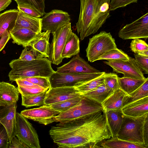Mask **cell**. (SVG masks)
Segmentation results:
<instances>
[{"label":"cell","mask_w":148,"mask_h":148,"mask_svg":"<svg viewBox=\"0 0 148 148\" xmlns=\"http://www.w3.org/2000/svg\"><path fill=\"white\" fill-rule=\"evenodd\" d=\"M49 135L58 148H97L112 137L103 109L83 118L59 123L51 127Z\"/></svg>","instance_id":"obj_1"},{"label":"cell","mask_w":148,"mask_h":148,"mask_svg":"<svg viewBox=\"0 0 148 148\" xmlns=\"http://www.w3.org/2000/svg\"><path fill=\"white\" fill-rule=\"evenodd\" d=\"M111 0H80V11L75 27L80 40L96 33L110 16Z\"/></svg>","instance_id":"obj_2"},{"label":"cell","mask_w":148,"mask_h":148,"mask_svg":"<svg viewBox=\"0 0 148 148\" xmlns=\"http://www.w3.org/2000/svg\"><path fill=\"white\" fill-rule=\"evenodd\" d=\"M51 63L46 57L29 61L13 60L9 64L12 69L8 74L10 80L34 77L49 78L55 72Z\"/></svg>","instance_id":"obj_3"},{"label":"cell","mask_w":148,"mask_h":148,"mask_svg":"<svg viewBox=\"0 0 148 148\" xmlns=\"http://www.w3.org/2000/svg\"><path fill=\"white\" fill-rule=\"evenodd\" d=\"M148 115V113L137 117L124 115L122 123L116 137L129 142L146 146L143 130L145 119Z\"/></svg>","instance_id":"obj_4"},{"label":"cell","mask_w":148,"mask_h":148,"mask_svg":"<svg viewBox=\"0 0 148 148\" xmlns=\"http://www.w3.org/2000/svg\"><path fill=\"white\" fill-rule=\"evenodd\" d=\"M103 109L101 103L83 96L82 98L77 105L56 116L55 122H68L83 118Z\"/></svg>","instance_id":"obj_5"},{"label":"cell","mask_w":148,"mask_h":148,"mask_svg":"<svg viewBox=\"0 0 148 148\" xmlns=\"http://www.w3.org/2000/svg\"><path fill=\"white\" fill-rule=\"evenodd\" d=\"M116 48L115 40L110 33L102 31L89 38L86 56L88 61L92 62L107 51Z\"/></svg>","instance_id":"obj_6"},{"label":"cell","mask_w":148,"mask_h":148,"mask_svg":"<svg viewBox=\"0 0 148 148\" xmlns=\"http://www.w3.org/2000/svg\"><path fill=\"white\" fill-rule=\"evenodd\" d=\"M72 32L71 23H64L60 25L53 34V38L49 45V52L48 59L52 64L58 65L63 59L62 53L66 39Z\"/></svg>","instance_id":"obj_7"},{"label":"cell","mask_w":148,"mask_h":148,"mask_svg":"<svg viewBox=\"0 0 148 148\" xmlns=\"http://www.w3.org/2000/svg\"><path fill=\"white\" fill-rule=\"evenodd\" d=\"M104 72L92 73H62L55 71L49 78L51 87L77 86L105 73Z\"/></svg>","instance_id":"obj_8"},{"label":"cell","mask_w":148,"mask_h":148,"mask_svg":"<svg viewBox=\"0 0 148 148\" xmlns=\"http://www.w3.org/2000/svg\"><path fill=\"white\" fill-rule=\"evenodd\" d=\"M16 136L29 148H40L38 135L32 124L27 119L16 112Z\"/></svg>","instance_id":"obj_9"},{"label":"cell","mask_w":148,"mask_h":148,"mask_svg":"<svg viewBox=\"0 0 148 148\" xmlns=\"http://www.w3.org/2000/svg\"><path fill=\"white\" fill-rule=\"evenodd\" d=\"M123 40L148 38V13L132 23L125 25L119 32Z\"/></svg>","instance_id":"obj_10"},{"label":"cell","mask_w":148,"mask_h":148,"mask_svg":"<svg viewBox=\"0 0 148 148\" xmlns=\"http://www.w3.org/2000/svg\"><path fill=\"white\" fill-rule=\"evenodd\" d=\"M113 71L123 74V77L145 79L143 73L137 65L135 59L129 57V60H108L104 62Z\"/></svg>","instance_id":"obj_11"},{"label":"cell","mask_w":148,"mask_h":148,"mask_svg":"<svg viewBox=\"0 0 148 148\" xmlns=\"http://www.w3.org/2000/svg\"><path fill=\"white\" fill-rule=\"evenodd\" d=\"M61 112L49 106L43 105L38 108L24 110L20 114L27 119L47 125L55 122V117Z\"/></svg>","instance_id":"obj_12"},{"label":"cell","mask_w":148,"mask_h":148,"mask_svg":"<svg viewBox=\"0 0 148 148\" xmlns=\"http://www.w3.org/2000/svg\"><path fill=\"white\" fill-rule=\"evenodd\" d=\"M70 16L67 12L59 10H53L46 13L41 18V29L44 31H49L52 33L60 25L70 22Z\"/></svg>","instance_id":"obj_13"},{"label":"cell","mask_w":148,"mask_h":148,"mask_svg":"<svg viewBox=\"0 0 148 148\" xmlns=\"http://www.w3.org/2000/svg\"><path fill=\"white\" fill-rule=\"evenodd\" d=\"M56 72L62 73H92L101 72L90 66L78 54L74 56L68 63L57 67Z\"/></svg>","instance_id":"obj_14"},{"label":"cell","mask_w":148,"mask_h":148,"mask_svg":"<svg viewBox=\"0 0 148 148\" xmlns=\"http://www.w3.org/2000/svg\"><path fill=\"white\" fill-rule=\"evenodd\" d=\"M81 95L74 87H51L47 92L44 105L49 106Z\"/></svg>","instance_id":"obj_15"},{"label":"cell","mask_w":148,"mask_h":148,"mask_svg":"<svg viewBox=\"0 0 148 148\" xmlns=\"http://www.w3.org/2000/svg\"><path fill=\"white\" fill-rule=\"evenodd\" d=\"M16 103L5 106H0V123L6 129L10 143L16 135Z\"/></svg>","instance_id":"obj_16"},{"label":"cell","mask_w":148,"mask_h":148,"mask_svg":"<svg viewBox=\"0 0 148 148\" xmlns=\"http://www.w3.org/2000/svg\"><path fill=\"white\" fill-rule=\"evenodd\" d=\"M19 92L14 85L4 82H0V106H5L16 103Z\"/></svg>","instance_id":"obj_17"},{"label":"cell","mask_w":148,"mask_h":148,"mask_svg":"<svg viewBox=\"0 0 148 148\" xmlns=\"http://www.w3.org/2000/svg\"><path fill=\"white\" fill-rule=\"evenodd\" d=\"M126 116L137 117L148 113V96L124 106L121 109Z\"/></svg>","instance_id":"obj_18"},{"label":"cell","mask_w":148,"mask_h":148,"mask_svg":"<svg viewBox=\"0 0 148 148\" xmlns=\"http://www.w3.org/2000/svg\"><path fill=\"white\" fill-rule=\"evenodd\" d=\"M41 20L40 18L33 17L19 11L15 25L12 30L25 28L38 34L42 30Z\"/></svg>","instance_id":"obj_19"},{"label":"cell","mask_w":148,"mask_h":148,"mask_svg":"<svg viewBox=\"0 0 148 148\" xmlns=\"http://www.w3.org/2000/svg\"><path fill=\"white\" fill-rule=\"evenodd\" d=\"M50 33V32L49 30L39 33L30 42L29 46L42 54L45 57L48 58Z\"/></svg>","instance_id":"obj_20"},{"label":"cell","mask_w":148,"mask_h":148,"mask_svg":"<svg viewBox=\"0 0 148 148\" xmlns=\"http://www.w3.org/2000/svg\"><path fill=\"white\" fill-rule=\"evenodd\" d=\"M127 95L120 88L114 91L101 103L103 110H121Z\"/></svg>","instance_id":"obj_21"},{"label":"cell","mask_w":148,"mask_h":148,"mask_svg":"<svg viewBox=\"0 0 148 148\" xmlns=\"http://www.w3.org/2000/svg\"><path fill=\"white\" fill-rule=\"evenodd\" d=\"M12 42L25 47L29 45L38 34L32 30L25 28H22L10 32Z\"/></svg>","instance_id":"obj_22"},{"label":"cell","mask_w":148,"mask_h":148,"mask_svg":"<svg viewBox=\"0 0 148 148\" xmlns=\"http://www.w3.org/2000/svg\"><path fill=\"white\" fill-rule=\"evenodd\" d=\"M105 112L112 138L116 137L122 123L124 115L121 110H110Z\"/></svg>","instance_id":"obj_23"},{"label":"cell","mask_w":148,"mask_h":148,"mask_svg":"<svg viewBox=\"0 0 148 148\" xmlns=\"http://www.w3.org/2000/svg\"><path fill=\"white\" fill-rule=\"evenodd\" d=\"M18 12V10H10L0 14V39L6 31L10 32L13 30Z\"/></svg>","instance_id":"obj_24"},{"label":"cell","mask_w":148,"mask_h":148,"mask_svg":"<svg viewBox=\"0 0 148 148\" xmlns=\"http://www.w3.org/2000/svg\"><path fill=\"white\" fill-rule=\"evenodd\" d=\"M79 51V39L72 32L66 39L62 53V57L63 59L70 58L78 54Z\"/></svg>","instance_id":"obj_25"},{"label":"cell","mask_w":148,"mask_h":148,"mask_svg":"<svg viewBox=\"0 0 148 148\" xmlns=\"http://www.w3.org/2000/svg\"><path fill=\"white\" fill-rule=\"evenodd\" d=\"M145 145L129 142L116 137L104 140L98 144L97 148H148Z\"/></svg>","instance_id":"obj_26"},{"label":"cell","mask_w":148,"mask_h":148,"mask_svg":"<svg viewBox=\"0 0 148 148\" xmlns=\"http://www.w3.org/2000/svg\"><path fill=\"white\" fill-rule=\"evenodd\" d=\"M114 91L108 88L103 82L92 90L81 95L101 103Z\"/></svg>","instance_id":"obj_27"},{"label":"cell","mask_w":148,"mask_h":148,"mask_svg":"<svg viewBox=\"0 0 148 148\" xmlns=\"http://www.w3.org/2000/svg\"><path fill=\"white\" fill-rule=\"evenodd\" d=\"M146 79V78L142 79L123 77L118 78L119 88L127 95L131 93L137 89L145 82Z\"/></svg>","instance_id":"obj_28"},{"label":"cell","mask_w":148,"mask_h":148,"mask_svg":"<svg viewBox=\"0 0 148 148\" xmlns=\"http://www.w3.org/2000/svg\"><path fill=\"white\" fill-rule=\"evenodd\" d=\"M148 96V78L138 88L131 93L127 95L123 103V106L131 102Z\"/></svg>","instance_id":"obj_29"},{"label":"cell","mask_w":148,"mask_h":148,"mask_svg":"<svg viewBox=\"0 0 148 148\" xmlns=\"http://www.w3.org/2000/svg\"><path fill=\"white\" fill-rule=\"evenodd\" d=\"M47 91L32 95L24 96L21 95L22 105L26 108L44 105V101Z\"/></svg>","instance_id":"obj_30"},{"label":"cell","mask_w":148,"mask_h":148,"mask_svg":"<svg viewBox=\"0 0 148 148\" xmlns=\"http://www.w3.org/2000/svg\"><path fill=\"white\" fill-rule=\"evenodd\" d=\"M82 98L83 96L81 95L54 103L49 106L56 110L61 112H63L77 105Z\"/></svg>","instance_id":"obj_31"},{"label":"cell","mask_w":148,"mask_h":148,"mask_svg":"<svg viewBox=\"0 0 148 148\" xmlns=\"http://www.w3.org/2000/svg\"><path fill=\"white\" fill-rule=\"evenodd\" d=\"M105 73L75 87L80 94L91 91L104 82Z\"/></svg>","instance_id":"obj_32"},{"label":"cell","mask_w":148,"mask_h":148,"mask_svg":"<svg viewBox=\"0 0 148 148\" xmlns=\"http://www.w3.org/2000/svg\"><path fill=\"white\" fill-rule=\"evenodd\" d=\"M129 57L121 50L117 48L107 51L100 56L98 60H129Z\"/></svg>","instance_id":"obj_33"},{"label":"cell","mask_w":148,"mask_h":148,"mask_svg":"<svg viewBox=\"0 0 148 148\" xmlns=\"http://www.w3.org/2000/svg\"><path fill=\"white\" fill-rule=\"evenodd\" d=\"M18 5H25L29 6L38 10L43 16L46 13L45 11V0H14Z\"/></svg>","instance_id":"obj_34"},{"label":"cell","mask_w":148,"mask_h":148,"mask_svg":"<svg viewBox=\"0 0 148 148\" xmlns=\"http://www.w3.org/2000/svg\"><path fill=\"white\" fill-rule=\"evenodd\" d=\"M30 47V48H29L28 47L24 48L19 58L20 59L23 60L29 61L45 58L42 54L32 47Z\"/></svg>","instance_id":"obj_35"},{"label":"cell","mask_w":148,"mask_h":148,"mask_svg":"<svg viewBox=\"0 0 148 148\" xmlns=\"http://www.w3.org/2000/svg\"><path fill=\"white\" fill-rule=\"evenodd\" d=\"M118 78L116 74L105 73L104 75V83L108 88L114 91L119 88Z\"/></svg>","instance_id":"obj_36"},{"label":"cell","mask_w":148,"mask_h":148,"mask_svg":"<svg viewBox=\"0 0 148 148\" xmlns=\"http://www.w3.org/2000/svg\"><path fill=\"white\" fill-rule=\"evenodd\" d=\"M17 88L21 95L30 96L39 94L47 91L49 89L40 87H24L18 86Z\"/></svg>","instance_id":"obj_37"},{"label":"cell","mask_w":148,"mask_h":148,"mask_svg":"<svg viewBox=\"0 0 148 148\" xmlns=\"http://www.w3.org/2000/svg\"><path fill=\"white\" fill-rule=\"evenodd\" d=\"M131 50L136 54L142 51L148 50V45L144 40L139 39L132 40L130 44Z\"/></svg>","instance_id":"obj_38"},{"label":"cell","mask_w":148,"mask_h":148,"mask_svg":"<svg viewBox=\"0 0 148 148\" xmlns=\"http://www.w3.org/2000/svg\"><path fill=\"white\" fill-rule=\"evenodd\" d=\"M22 79L26 80L45 88L49 89L51 87L48 77H34L24 78Z\"/></svg>","instance_id":"obj_39"},{"label":"cell","mask_w":148,"mask_h":148,"mask_svg":"<svg viewBox=\"0 0 148 148\" xmlns=\"http://www.w3.org/2000/svg\"><path fill=\"white\" fill-rule=\"evenodd\" d=\"M17 8L19 11L33 17L40 18L43 16L39 11L28 5L24 4L18 5Z\"/></svg>","instance_id":"obj_40"},{"label":"cell","mask_w":148,"mask_h":148,"mask_svg":"<svg viewBox=\"0 0 148 148\" xmlns=\"http://www.w3.org/2000/svg\"><path fill=\"white\" fill-rule=\"evenodd\" d=\"M135 60L138 66L141 71L148 74V56H141L137 54L134 55Z\"/></svg>","instance_id":"obj_41"},{"label":"cell","mask_w":148,"mask_h":148,"mask_svg":"<svg viewBox=\"0 0 148 148\" xmlns=\"http://www.w3.org/2000/svg\"><path fill=\"white\" fill-rule=\"evenodd\" d=\"M138 0H111L110 10L114 11L117 9L123 8L133 3H137Z\"/></svg>","instance_id":"obj_42"},{"label":"cell","mask_w":148,"mask_h":148,"mask_svg":"<svg viewBox=\"0 0 148 148\" xmlns=\"http://www.w3.org/2000/svg\"><path fill=\"white\" fill-rule=\"evenodd\" d=\"M9 137L6 129L0 123V148H8Z\"/></svg>","instance_id":"obj_43"},{"label":"cell","mask_w":148,"mask_h":148,"mask_svg":"<svg viewBox=\"0 0 148 148\" xmlns=\"http://www.w3.org/2000/svg\"><path fill=\"white\" fill-rule=\"evenodd\" d=\"M29 148V147L16 137L14 136L10 143H9L8 148Z\"/></svg>","instance_id":"obj_44"},{"label":"cell","mask_w":148,"mask_h":148,"mask_svg":"<svg viewBox=\"0 0 148 148\" xmlns=\"http://www.w3.org/2000/svg\"><path fill=\"white\" fill-rule=\"evenodd\" d=\"M11 38L9 32L6 31L0 39V51L5 47L6 44Z\"/></svg>","instance_id":"obj_45"},{"label":"cell","mask_w":148,"mask_h":148,"mask_svg":"<svg viewBox=\"0 0 148 148\" xmlns=\"http://www.w3.org/2000/svg\"><path fill=\"white\" fill-rule=\"evenodd\" d=\"M15 81L16 83L18 86L24 87H40L29 81L22 79H17Z\"/></svg>","instance_id":"obj_46"},{"label":"cell","mask_w":148,"mask_h":148,"mask_svg":"<svg viewBox=\"0 0 148 148\" xmlns=\"http://www.w3.org/2000/svg\"><path fill=\"white\" fill-rule=\"evenodd\" d=\"M143 132L145 144L148 147V115L147 116L145 119Z\"/></svg>","instance_id":"obj_47"},{"label":"cell","mask_w":148,"mask_h":148,"mask_svg":"<svg viewBox=\"0 0 148 148\" xmlns=\"http://www.w3.org/2000/svg\"><path fill=\"white\" fill-rule=\"evenodd\" d=\"M12 1V0H0V12L6 9Z\"/></svg>","instance_id":"obj_48"},{"label":"cell","mask_w":148,"mask_h":148,"mask_svg":"<svg viewBox=\"0 0 148 148\" xmlns=\"http://www.w3.org/2000/svg\"><path fill=\"white\" fill-rule=\"evenodd\" d=\"M137 54L145 56H148V50L142 51Z\"/></svg>","instance_id":"obj_49"}]
</instances>
